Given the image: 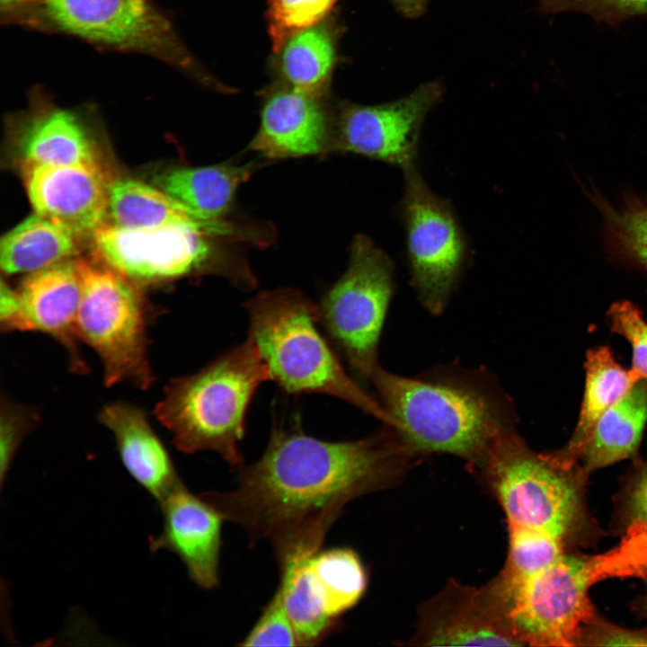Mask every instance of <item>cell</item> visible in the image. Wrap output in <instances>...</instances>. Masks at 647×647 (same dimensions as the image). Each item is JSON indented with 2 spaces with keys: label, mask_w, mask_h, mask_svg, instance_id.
Wrapping results in <instances>:
<instances>
[{
  "label": "cell",
  "mask_w": 647,
  "mask_h": 647,
  "mask_svg": "<svg viewBox=\"0 0 647 647\" xmlns=\"http://www.w3.org/2000/svg\"><path fill=\"white\" fill-rule=\"evenodd\" d=\"M329 133L319 96L288 86L267 98L249 147L271 159L315 155L326 149Z\"/></svg>",
  "instance_id": "obj_16"
},
{
  "label": "cell",
  "mask_w": 647,
  "mask_h": 647,
  "mask_svg": "<svg viewBox=\"0 0 647 647\" xmlns=\"http://www.w3.org/2000/svg\"><path fill=\"white\" fill-rule=\"evenodd\" d=\"M93 235L102 261L132 280L168 281L209 266L208 237L213 235L198 228H127L103 223Z\"/></svg>",
  "instance_id": "obj_10"
},
{
  "label": "cell",
  "mask_w": 647,
  "mask_h": 647,
  "mask_svg": "<svg viewBox=\"0 0 647 647\" xmlns=\"http://www.w3.org/2000/svg\"><path fill=\"white\" fill-rule=\"evenodd\" d=\"M509 556L501 573L503 580L531 576L554 563L564 554L565 543L542 532L509 530Z\"/></svg>",
  "instance_id": "obj_29"
},
{
  "label": "cell",
  "mask_w": 647,
  "mask_h": 647,
  "mask_svg": "<svg viewBox=\"0 0 647 647\" xmlns=\"http://www.w3.org/2000/svg\"><path fill=\"white\" fill-rule=\"evenodd\" d=\"M22 181L35 213L75 236L93 234L108 215L111 181L101 165L22 161Z\"/></svg>",
  "instance_id": "obj_13"
},
{
  "label": "cell",
  "mask_w": 647,
  "mask_h": 647,
  "mask_svg": "<svg viewBox=\"0 0 647 647\" xmlns=\"http://www.w3.org/2000/svg\"><path fill=\"white\" fill-rule=\"evenodd\" d=\"M244 308L249 316L247 337L281 390L336 397L394 428L380 401L351 378L319 331L318 304L297 289L281 288L260 292L244 303Z\"/></svg>",
  "instance_id": "obj_3"
},
{
  "label": "cell",
  "mask_w": 647,
  "mask_h": 647,
  "mask_svg": "<svg viewBox=\"0 0 647 647\" xmlns=\"http://www.w3.org/2000/svg\"><path fill=\"white\" fill-rule=\"evenodd\" d=\"M22 161L48 165L100 164L92 137L79 118L54 110L33 120L19 141Z\"/></svg>",
  "instance_id": "obj_23"
},
{
  "label": "cell",
  "mask_w": 647,
  "mask_h": 647,
  "mask_svg": "<svg viewBox=\"0 0 647 647\" xmlns=\"http://www.w3.org/2000/svg\"><path fill=\"white\" fill-rule=\"evenodd\" d=\"M17 293L19 309L10 331H37L50 335L66 349L73 366L84 368L76 346V319L82 296L76 260L29 273Z\"/></svg>",
  "instance_id": "obj_15"
},
{
  "label": "cell",
  "mask_w": 647,
  "mask_h": 647,
  "mask_svg": "<svg viewBox=\"0 0 647 647\" xmlns=\"http://www.w3.org/2000/svg\"><path fill=\"white\" fill-rule=\"evenodd\" d=\"M395 9L404 17L415 19L426 10L428 0H389Z\"/></svg>",
  "instance_id": "obj_38"
},
{
  "label": "cell",
  "mask_w": 647,
  "mask_h": 647,
  "mask_svg": "<svg viewBox=\"0 0 647 647\" xmlns=\"http://www.w3.org/2000/svg\"><path fill=\"white\" fill-rule=\"evenodd\" d=\"M158 502L164 524L150 540V549L176 554L195 584L214 589L219 582L223 516L203 494L192 493L182 482Z\"/></svg>",
  "instance_id": "obj_14"
},
{
  "label": "cell",
  "mask_w": 647,
  "mask_h": 647,
  "mask_svg": "<svg viewBox=\"0 0 647 647\" xmlns=\"http://www.w3.org/2000/svg\"><path fill=\"white\" fill-rule=\"evenodd\" d=\"M419 640L431 646H521L487 588L452 589L433 604Z\"/></svg>",
  "instance_id": "obj_17"
},
{
  "label": "cell",
  "mask_w": 647,
  "mask_h": 647,
  "mask_svg": "<svg viewBox=\"0 0 647 647\" xmlns=\"http://www.w3.org/2000/svg\"><path fill=\"white\" fill-rule=\"evenodd\" d=\"M509 530H530L565 543L584 534L589 518L584 485L589 473L550 453L531 450L516 430L501 436L483 465Z\"/></svg>",
  "instance_id": "obj_5"
},
{
  "label": "cell",
  "mask_w": 647,
  "mask_h": 647,
  "mask_svg": "<svg viewBox=\"0 0 647 647\" xmlns=\"http://www.w3.org/2000/svg\"><path fill=\"white\" fill-rule=\"evenodd\" d=\"M277 53L288 86L320 97L335 64V33L321 22L291 35Z\"/></svg>",
  "instance_id": "obj_25"
},
{
  "label": "cell",
  "mask_w": 647,
  "mask_h": 647,
  "mask_svg": "<svg viewBox=\"0 0 647 647\" xmlns=\"http://www.w3.org/2000/svg\"><path fill=\"white\" fill-rule=\"evenodd\" d=\"M30 1H31V0H1V3L3 5H5L7 7H13L15 5L28 3Z\"/></svg>",
  "instance_id": "obj_40"
},
{
  "label": "cell",
  "mask_w": 647,
  "mask_h": 647,
  "mask_svg": "<svg viewBox=\"0 0 647 647\" xmlns=\"http://www.w3.org/2000/svg\"><path fill=\"white\" fill-rule=\"evenodd\" d=\"M82 296L76 319L79 339L102 359L107 386L129 382L146 389L153 382L142 294L117 270L76 260Z\"/></svg>",
  "instance_id": "obj_7"
},
{
  "label": "cell",
  "mask_w": 647,
  "mask_h": 647,
  "mask_svg": "<svg viewBox=\"0 0 647 647\" xmlns=\"http://www.w3.org/2000/svg\"><path fill=\"white\" fill-rule=\"evenodd\" d=\"M578 645L647 646V629L634 630L621 627L595 615L581 630Z\"/></svg>",
  "instance_id": "obj_35"
},
{
  "label": "cell",
  "mask_w": 647,
  "mask_h": 647,
  "mask_svg": "<svg viewBox=\"0 0 647 647\" xmlns=\"http://www.w3.org/2000/svg\"><path fill=\"white\" fill-rule=\"evenodd\" d=\"M647 579V577L645 578ZM647 582V581H646ZM637 608L640 614L647 619V583L643 594L638 600Z\"/></svg>",
  "instance_id": "obj_39"
},
{
  "label": "cell",
  "mask_w": 647,
  "mask_h": 647,
  "mask_svg": "<svg viewBox=\"0 0 647 647\" xmlns=\"http://www.w3.org/2000/svg\"><path fill=\"white\" fill-rule=\"evenodd\" d=\"M99 417L113 434L129 474L157 501L182 483L166 448L141 409L116 402L106 404Z\"/></svg>",
  "instance_id": "obj_18"
},
{
  "label": "cell",
  "mask_w": 647,
  "mask_h": 647,
  "mask_svg": "<svg viewBox=\"0 0 647 647\" xmlns=\"http://www.w3.org/2000/svg\"><path fill=\"white\" fill-rule=\"evenodd\" d=\"M371 381L412 454H450L482 466L516 430L510 397L484 369L446 366L408 377L379 367Z\"/></svg>",
  "instance_id": "obj_2"
},
{
  "label": "cell",
  "mask_w": 647,
  "mask_h": 647,
  "mask_svg": "<svg viewBox=\"0 0 647 647\" xmlns=\"http://www.w3.org/2000/svg\"><path fill=\"white\" fill-rule=\"evenodd\" d=\"M443 93V85L435 81L393 102L345 105L338 120L339 149L402 169L415 164L424 120Z\"/></svg>",
  "instance_id": "obj_11"
},
{
  "label": "cell",
  "mask_w": 647,
  "mask_h": 647,
  "mask_svg": "<svg viewBox=\"0 0 647 647\" xmlns=\"http://www.w3.org/2000/svg\"><path fill=\"white\" fill-rule=\"evenodd\" d=\"M619 524L624 532L647 525V461H638L619 496Z\"/></svg>",
  "instance_id": "obj_34"
},
{
  "label": "cell",
  "mask_w": 647,
  "mask_h": 647,
  "mask_svg": "<svg viewBox=\"0 0 647 647\" xmlns=\"http://www.w3.org/2000/svg\"><path fill=\"white\" fill-rule=\"evenodd\" d=\"M239 646H300L279 589Z\"/></svg>",
  "instance_id": "obj_32"
},
{
  "label": "cell",
  "mask_w": 647,
  "mask_h": 647,
  "mask_svg": "<svg viewBox=\"0 0 647 647\" xmlns=\"http://www.w3.org/2000/svg\"><path fill=\"white\" fill-rule=\"evenodd\" d=\"M251 173V165L181 167L157 173L153 183L201 217L220 219Z\"/></svg>",
  "instance_id": "obj_22"
},
{
  "label": "cell",
  "mask_w": 647,
  "mask_h": 647,
  "mask_svg": "<svg viewBox=\"0 0 647 647\" xmlns=\"http://www.w3.org/2000/svg\"><path fill=\"white\" fill-rule=\"evenodd\" d=\"M403 170L400 211L411 284L424 308L439 315L465 266L466 241L450 204L429 188L415 164Z\"/></svg>",
  "instance_id": "obj_9"
},
{
  "label": "cell",
  "mask_w": 647,
  "mask_h": 647,
  "mask_svg": "<svg viewBox=\"0 0 647 647\" xmlns=\"http://www.w3.org/2000/svg\"><path fill=\"white\" fill-rule=\"evenodd\" d=\"M410 455L391 427L360 439L327 441L300 425L274 424L260 458L237 468L234 489L202 494L251 545L268 543L281 568L320 551L346 505L379 488Z\"/></svg>",
  "instance_id": "obj_1"
},
{
  "label": "cell",
  "mask_w": 647,
  "mask_h": 647,
  "mask_svg": "<svg viewBox=\"0 0 647 647\" xmlns=\"http://www.w3.org/2000/svg\"><path fill=\"white\" fill-rule=\"evenodd\" d=\"M339 0H266L267 21L277 53L291 35L322 22Z\"/></svg>",
  "instance_id": "obj_30"
},
{
  "label": "cell",
  "mask_w": 647,
  "mask_h": 647,
  "mask_svg": "<svg viewBox=\"0 0 647 647\" xmlns=\"http://www.w3.org/2000/svg\"><path fill=\"white\" fill-rule=\"evenodd\" d=\"M33 416L28 410L3 403L1 410V477L10 466L14 453L28 432Z\"/></svg>",
  "instance_id": "obj_36"
},
{
  "label": "cell",
  "mask_w": 647,
  "mask_h": 647,
  "mask_svg": "<svg viewBox=\"0 0 647 647\" xmlns=\"http://www.w3.org/2000/svg\"><path fill=\"white\" fill-rule=\"evenodd\" d=\"M74 234L35 213L1 239V268L6 274L31 273L77 253Z\"/></svg>",
  "instance_id": "obj_24"
},
{
  "label": "cell",
  "mask_w": 647,
  "mask_h": 647,
  "mask_svg": "<svg viewBox=\"0 0 647 647\" xmlns=\"http://www.w3.org/2000/svg\"><path fill=\"white\" fill-rule=\"evenodd\" d=\"M311 582L326 614L334 620L353 607L367 588V573L348 547L318 551L306 559Z\"/></svg>",
  "instance_id": "obj_26"
},
{
  "label": "cell",
  "mask_w": 647,
  "mask_h": 647,
  "mask_svg": "<svg viewBox=\"0 0 647 647\" xmlns=\"http://www.w3.org/2000/svg\"><path fill=\"white\" fill-rule=\"evenodd\" d=\"M585 385L573 432L567 444L550 453L557 461L574 465L587 445L599 418L626 394L638 381L630 369L616 359L608 346L589 349L585 359Z\"/></svg>",
  "instance_id": "obj_20"
},
{
  "label": "cell",
  "mask_w": 647,
  "mask_h": 647,
  "mask_svg": "<svg viewBox=\"0 0 647 647\" xmlns=\"http://www.w3.org/2000/svg\"><path fill=\"white\" fill-rule=\"evenodd\" d=\"M108 216L111 224L127 228L191 226L213 236L235 231L228 223L203 218L158 188L132 179L111 182Z\"/></svg>",
  "instance_id": "obj_19"
},
{
  "label": "cell",
  "mask_w": 647,
  "mask_h": 647,
  "mask_svg": "<svg viewBox=\"0 0 647 647\" xmlns=\"http://www.w3.org/2000/svg\"><path fill=\"white\" fill-rule=\"evenodd\" d=\"M307 558L279 568L280 581L278 587L300 646L320 643L338 625L337 620L326 614L314 589L306 567Z\"/></svg>",
  "instance_id": "obj_28"
},
{
  "label": "cell",
  "mask_w": 647,
  "mask_h": 647,
  "mask_svg": "<svg viewBox=\"0 0 647 647\" xmlns=\"http://www.w3.org/2000/svg\"><path fill=\"white\" fill-rule=\"evenodd\" d=\"M595 555L563 554L547 568L520 580L497 577L487 589L523 645L577 646L596 614L589 590L598 582Z\"/></svg>",
  "instance_id": "obj_6"
},
{
  "label": "cell",
  "mask_w": 647,
  "mask_h": 647,
  "mask_svg": "<svg viewBox=\"0 0 647 647\" xmlns=\"http://www.w3.org/2000/svg\"><path fill=\"white\" fill-rule=\"evenodd\" d=\"M59 29L96 43L136 50L174 46L169 22L148 0H43Z\"/></svg>",
  "instance_id": "obj_12"
},
{
  "label": "cell",
  "mask_w": 647,
  "mask_h": 647,
  "mask_svg": "<svg viewBox=\"0 0 647 647\" xmlns=\"http://www.w3.org/2000/svg\"><path fill=\"white\" fill-rule=\"evenodd\" d=\"M611 258L647 275V199L627 194L617 204L594 194Z\"/></svg>",
  "instance_id": "obj_27"
},
{
  "label": "cell",
  "mask_w": 647,
  "mask_h": 647,
  "mask_svg": "<svg viewBox=\"0 0 647 647\" xmlns=\"http://www.w3.org/2000/svg\"><path fill=\"white\" fill-rule=\"evenodd\" d=\"M394 291V266L368 236L358 235L343 275L324 293L320 324L350 369L371 381L378 364V345Z\"/></svg>",
  "instance_id": "obj_8"
},
{
  "label": "cell",
  "mask_w": 647,
  "mask_h": 647,
  "mask_svg": "<svg viewBox=\"0 0 647 647\" xmlns=\"http://www.w3.org/2000/svg\"><path fill=\"white\" fill-rule=\"evenodd\" d=\"M269 380V369L247 337L198 372L172 381L155 415L179 450L215 452L238 468L246 412L259 386Z\"/></svg>",
  "instance_id": "obj_4"
},
{
  "label": "cell",
  "mask_w": 647,
  "mask_h": 647,
  "mask_svg": "<svg viewBox=\"0 0 647 647\" xmlns=\"http://www.w3.org/2000/svg\"><path fill=\"white\" fill-rule=\"evenodd\" d=\"M19 309L17 290L13 289L4 280L1 281L0 323L2 329L10 331Z\"/></svg>",
  "instance_id": "obj_37"
},
{
  "label": "cell",
  "mask_w": 647,
  "mask_h": 647,
  "mask_svg": "<svg viewBox=\"0 0 647 647\" xmlns=\"http://www.w3.org/2000/svg\"><path fill=\"white\" fill-rule=\"evenodd\" d=\"M540 11L548 14L580 12L598 21L614 24L647 13V0H542Z\"/></svg>",
  "instance_id": "obj_33"
},
{
  "label": "cell",
  "mask_w": 647,
  "mask_h": 647,
  "mask_svg": "<svg viewBox=\"0 0 647 647\" xmlns=\"http://www.w3.org/2000/svg\"><path fill=\"white\" fill-rule=\"evenodd\" d=\"M607 318L611 331L632 348L630 371L636 380H647V322L641 310L633 302L618 301L611 305Z\"/></svg>",
  "instance_id": "obj_31"
},
{
  "label": "cell",
  "mask_w": 647,
  "mask_h": 647,
  "mask_svg": "<svg viewBox=\"0 0 647 647\" xmlns=\"http://www.w3.org/2000/svg\"><path fill=\"white\" fill-rule=\"evenodd\" d=\"M646 423L647 380L641 379L599 418L579 464L589 474L632 457L637 452Z\"/></svg>",
  "instance_id": "obj_21"
}]
</instances>
